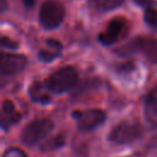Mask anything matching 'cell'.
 I'll list each match as a JSON object with an SVG mask.
<instances>
[{
  "label": "cell",
  "mask_w": 157,
  "mask_h": 157,
  "mask_svg": "<svg viewBox=\"0 0 157 157\" xmlns=\"http://www.w3.org/2000/svg\"><path fill=\"white\" fill-rule=\"evenodd\" d=\"M115 53L120 56L141 53L151 63H157V39L152 37H137L131 42L119 47Z\"/></svg>",
  "instance_id": "cell-1"
},
{
  "label": "cell",
  "mask_w": 157,
  "mask_h": 157,
  "mask_svg": "<svg viewBox=\"0 0 157 157\" xmlns=\"http://www.w3.org/2000/svg\"><path fill=\"white\" fill-rule=\"evenodd\" d=\"M77 72L71 66H64L53 72L45 81L47 90L54 93H63L71 90L77 82Z\"/></svg>",
  "instance_id": "cell-2"
},
{
  "label": "cell",
  "mask_w": 157,
  "mask_h": 157,
  "mask_svg": "<svg viewBox=\"0 0 157 157\" xmlns=\"http://www.w3.org/2000/svg\"><path fill=\"white\" fill-rule=\"evenodd\" d=\"M54 129V124L50 119L42 118L36 119L27 124L21 134V140L27 146H33L44 140Z\"/></svg>",
  "instance_id": "cell-3"
},
{
  "label": "cell",
  "mask_w": 157,
  "mask_h": 157,
  "mask_svg": "<svg viewBox=\"0 0 157 157\" xmlns=\"http://www.w3.org/2000/svg\"><path fill=\"white\" fill-rule=\"evenodd\" d=\"M141 125L136 121H121L109 134V141L117 145H126L141 136Z\"/></svg>",
  "instance_id": "cell-4"
},
{
  "label": "cell",
  "mask_w": 157,
  "mask_h": 157,
  "mask_svg": "<svg viewBox=\"0 0 157 157\" xmlns=\"http://www.w3.org/2000/svg\"><path fill=\"white\" fill-rule=\"evenodd\" d=\"M64 15H65V11H64L63 5H60L56 1L49 0L42 4L38 18H39L40 25L44 28L53 29L61 25L64 20Z\"/></svg>",
  "instance_id": "cell-5"
},
{
  "label": "cell",
  "mask_w": 157,
  "mask_h": 157,
  "mask_svg": "<svg viewBox=\"0 0 157 157\" xmlns=\"http://www.w3.org/2000/svg\"><path fill=\"white\" fill-rule=\"evenodd\" d=\"M105 114L101 109H88L81 114L77 119V128L81 131H90L103 124Z\"/></svg>",
  "instance_id": "cell-6"
},
{
  "label": "cell",
  "mask_w": 157,
  "mask_h": 157,
  "mask_svg": "<svg viewBox=\"0 0 157 157\" xmlns=\"http://www.w3.org/2000/svg\"><path fill=\"white\" fill-rule=\"evenodd\" d=\"M26 66V58L20 54L2 53L0 56V71L2 75H13L23 70Z\"/></svg>",
  "instance_id": "cell-7"
},
{
  "label": "cell",
  "mask_w": 157,
  "mask_h": 157,
  "mask_svg": "<svg viewBox=\"0 0 157 157\" xmlns=\"http://www.w3.org/2000/svg\"><path fill=\"white\" fill-rule=\"evenodd\" d=\"M124 27H125V22L121 18H113L108 23L105 31H103V32H101L98 34V40L103 45H110V44H113L120 37Z\"/></svg>",
  "instance_id": "cell-8"
},
{
  "label": "cell",
  "mask_w": 157,
  "mask_h": 157,
  "mask_svg": "<svg viewBox=\"0 0 157 157\" xmlns=\"http://www.w3.org/2000/svg\"><path fill=\"white\" fill-rule=\"evenodd\" d=\"M145 119L152 128H157V85L147 93L144 103Z\"/></svg>",
  "instance_id": "cell-9"
},
{
  "label": "cell",
  "mask_w": 157,
  "mask_h": 157,
  "mask_svg": "<svg viewBox=\"0 0 157 157\" xmlns=\"http://www.w3.org/2000/svg\"><path fill=\"white\" fill-rule=\"evenodd\" d=\"M21 119L20 113L16 112L13 103L9 99L2 102L1 105V128L4 130H9L10 126L16 124Z\"/></svg>",
  "instance_id": "cell-10"
},
{
  "label": "cell",
  "mask_w": 157,
  "mask_h": 157,
  "mask_svg": "<svg viewBox=\"0 0 157 157\" xmlns=\"http://www.w3.org/2000/svg\"><path fill=\"white\" fill-rule=\"evenodd\" d=\"M124 0H91L92 6L98 11H110L123 4Z\"/></svg>",
  "instance_id": "cell-11"
},
{
  "label": "cell",
  "mask_w": 157,
  "mask_h": 157,
  "mask_svg": "<svg viewBox=\"0 0 157 157\" xmlns=\"http://www.w3.org/2000/svg\"><path fill=\"white\" fill-rule=\"evenodd\" d=\"M40 90H42V85L40 83H36V85H33L31 87L29 93H31L32 99L36 101V102H38V103H42V104L49 103L50 102V97L48 94H45V93H42Z\"/></svg>",
  "instance_id": "cell-12"
},
{
  "label": "cell",
  "mask_w": 157,
  "mask_h": 157,
  "mask_svg": "<svg viewBox=\"0 0 157 157\" xmlns=\"http://www.w3.org/2000/svg\"><path fill=\"white\" fill-rule=\"evenodd\" d=\"M145 22L153 28H157V10H155L153 7H146L145 10V15H144Z\"/></svg>",
  "instance_id": "cell-13"
},
{
  "label": "cell",
  "mask_w": 157,
  "mask_h": 157,
  "mask_svg": "<svg viewBox=\"0 0 157 157\" xmlns=\"http://www.w3.org/2000/svg\"><path fill=\"white\" fill-rule=\"evenodd\" d=\"M2 157H28V156L18 147H10L2 153Z\"/></svg>",
  "instance_id": "cell-14"
},
{
  "label": "cell",
  "mask_w": 157,
  "mask_h": 157,
  "mask_svg": "<svg viewBox=\"0 0 157 157\" xmlns=\"http://www.w3.org/2000/svg\"><path fill=\"white\" fill-rule=\"evenodd\" d=\"M58 55H59V53H52V52H49V50H40V52L38 53V59L42 60V61L48 63V61L54 60Z\"/></svg>",
  "instance_id": "cell-15"
},
{
  "label": "cell",
  "mask_w": 157,
  "mask_h": 157,
  "mask_svg": "<svg viewBox=\"0 0 157 157\" xmlns=\"http://www.w3.org/2000/svg\"><path fill=\"white\" fill-rule=\"evenodd\" d=\"M1 47L2 48H9V49H16L18 47V44L11 39H9L7 37H1Z\"/></svg>",
  "instance_id": "cell-16"
},
{
  "label": "cell",
  "mask_w": 157,
  "mask_h": 157,
  "mask_svg": "<svg viewBox=\"0 0 157 157\" xmlns=\"http://www.w3.org/2000/svg\"><path fill=\"white\" fill-rule=\"evenodd\" d=\"M47 44H48L52 49H54V50H56L58 53H60V50H61V43H60L59 40L53 39V38H49V39H47Z\"/></svg>",
  "instance_id": "cell-17"
},
{
  "label": "cell",
  "mask_w": 157,
  "mask_h": 157,
  "mask_svg": "<svg viewBox=\"0 0 157 157\" xmlns=\"http://www.w3.org/2000/svg\"><path fill=\"white\" fill-rule=\"evenodd\" d=\"M134 69H135V65H134L132 63H125V64L118 66V71H119V72H124V74L130 72V71H132Z\"/></svg>",
  "instance_id": "cell-18"
},
{
  "label": "cell",
  "mask_w": 157,
  "mask_h": 157,
  "mask_svg": "<svg viewBox=\"0 0 157 157\" xmlns=\"http://www.w3.org/2000/svg\"><path fill=\"white\" fill-rule=\"evenodd\" d=\"M135 2H136L137 5H140V6H146V7H148V5L151 4V0H135Z\"/></svg>",
  "instance_id": "cell-19"
},
{
  "label": "cell",
  "mask_w": 157,
  "mask_h": 157,
  "mask_svg": "<svg viewBox=\"0 0 157 157\" xmlns=\"http://www.w3.org/2000/svg\"><path fill=\"white\" fill-rule=\"evenodd\" d=\"M26 7H32L34 5V0H22Z\"/></svg>",
  "instance_id": "cell-20"
},
{
  "label": "cell",
  "mask_w": 157,
  "mask_h": 157,
  "mask_svg": "<svg viewBox=\"0 0 157 157\" xmlns=\"http://www.w3.org/2000/svg\"><path fill=\"white\" fill-rule=\"evenodd\" d=\"M6 9V0H1V11H5Z\"/></svg>",
  "instance_id": "cell-21"
}]
</instances>
